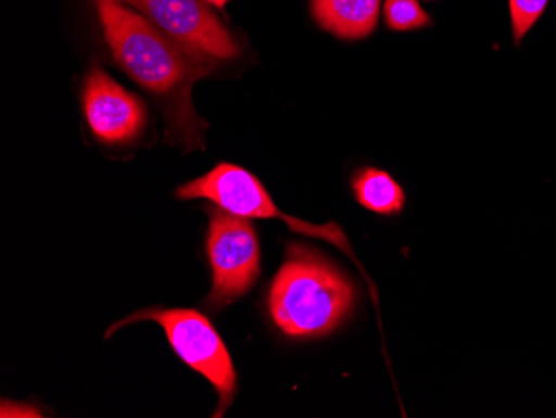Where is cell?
<instances>
[{"mask_svg": "<svg viewBox=\"0 0 556 418\" xmlns=\"http://www.w3.org/2000/svg\"><path fill=\"white\" fill-rule=\"evenodd\" d=\"M112 58L122 71L157 97L167 121V139L187 151L204 142L205 124L193 111L190 87L207 76L179 43L122 0H96Z\"/></svg>", "mask_w": 556, "mask_h": 418, "instance_id": "6da1fadb", "label": "cell"}, {"mask_svg": "<svg viewBox=\"0 0 556 418\" xmlns=\"http://www.w3.org/2000/svg\"><path fill=\"white\" fill-rule=\"evenodd\" d=\"M84 112L93 136L108 145L134 142L147 126V107L108 72L93 67L84 86Z\"/></svg>", "mask_w": 556, "mask_h": 418, "instance_id": "52a82bcc", "label": "cell"}, {"mask_svg": "<svg viewBox=\"0 0 556 418\" xmlns=\"http://www.w3.org/2000/svg\"><path fill=\"white\" fill-rule=\"evenodd\" d=\"M207 254L212 267L208 305L222 308L239 301L261 274V245L245 218L212 208L208 212Z\"/></svg>", "mask_w": 556, "mask_h": 418, "instance_id": "8992f818", "label": "cell"}, {"mask_svg": "<svg viewBox=\"0 0 556 418\" xmlns=\"http://www.w3.org/2000/svg\"><path fill=\"white\" fill-rule=\"evenodd\" d=\"M2 417H40L39 411L34 408L24 407V405H17V410L14 407L2 408Z\"/></svg>", "mask_w": 556, "mask_h": 418, "instance_id": "7c38bea8", "label": "cell"}, {"mask_svg": "<svg viewBox=\"0 0 556 418\" xmlns=\"http://www.w3.org/2000/svg\"><path fill=\"white\" fill-rule=\"evenodd\" d=\"M382 0H312L321 29L340 39H364L377 27Z\"/></svg>", "mask_w": 556, "mask_h": 418, "instance_id": "ba28073f", "label": "cell"}, {"mask_svg": "<svg viewBox=\"0 0 556 418\" xmlns=\"http://www.w3.org/2000/svg\"><path fill=\"white\" fill-rule=\"evenodd\" d=\"M146 318L157 322L177 355L214 385L218 393L214 417H224L236 397L237 372L224 340L208 318L190 308H149L130 315L114 329Z\"/></svg>", "mask_w": 556, "mask_h": 418, "instance_id": "277c9868", "label": "cell"}, {"mask_svg": "<svg viewBox=\"0 0 556 418\" xmlns=\"http://www.w3.org/2000/svg\"><path fill=\"white\" fill-rule=\"evenodd\" d=\"M548 0H510L511 29L515 42L520 43L523 37L533 29L545 12Z\"/></svg>", "mask_w": 556, "mask_h": 418, "instance_id": "8fae6325", "label": "cell"}, {"mask_svg": "<svg viewBox=\"0 0 556 418\" xmlns=\"http://www.w3.org/2000/svg\"><path fill=\"white\" fill-rule=\"evenodd\" d=\"M353 192L358 204L380 215H393L402 212L405 193L402 187L387 172L378 168H362L353 177Z\"/></svg>", "mask_w": 556, "mask_h": 418, "instance_id": "9c48e42d", "label": "cell"}, {"mask_svg": "<svg viewBox=\"0 0 556 418\" xmlns=\"http://www.w3.org/2000/svg\"><path fill=\"white\" fill-rule=\"evenodd\" d=\"M177 197L184 201L193 199H205L217 205L222 211L243 218H278L283 220L290 230L302 233V236L315 237V239L327 240L337 249L349 255L358 267V258L353 255L349 239L342 227L337 224L305 223L300 218L290 217L277 207L271 197L268 195L261 180L250 174L245 168L232 164H218L205 176L186 183L177 190Z\"/></svg>", "mask_w": 556, "mask_h": 418, "instance_id": "3957f363", "label": "cell"}, {"mask_svg": "<svg viewBox=\"0 0 556 418\" xmlns=\"http://www.w3.org/2000/svg\"><path fill=\"white\" fill-rule=\"evenodd\" d=\"M386 22L392 30H415L430 26V17L418 0H387Z\"/></svg>", "mask_w": 556, "mask_h": 418, "instance_id": "30bf717a", "label": "cell"}, {"mask_svg": "<svg viewBox=\"0 0 556 418\" xmlns=\"http://www.w3.org/2000/svg\"><path fill=\"white\" fill-rule=\"evenodd\" d=\"M149 18L205 71L232 61L239 46L220 18L202 0H122Z\"/></svg>", "mask_w": 556, "mask_h": 418, "instance_id": "5b68a950", "label": "cell"}, {"mask_svg": "<svg viewBox=\"0 0 556 418\" xmlns=\"http://www.w3.org/2000/svg\"><path fill=\"white\" fill-rule=\"evenodd\" d=\"M202 2H205V4L207 5H214V8L222 9L225 8V5H227V2H229V0H202Z\"/></svg>", "mask_w": 556, "mask_h": 418, "instance_id": "4fadbf2b", "label": "cell"}, {"mask_svg": "<svg viewBox=\"0 0 556 418\" xmlns=\"http://www.w3.org/2000/svg\"><path fill=\"white\" fill-rule=\"evenodd\" d=\"M353 304L355 289L336 265L308 245H289L268 299L278 329L296 339L321 337L345 320Z\"/></svg>", "mask_w": 556, "mask_h": 418, "instance_id": "7a4b0ae2", "label": "cell"}]
</instances>
